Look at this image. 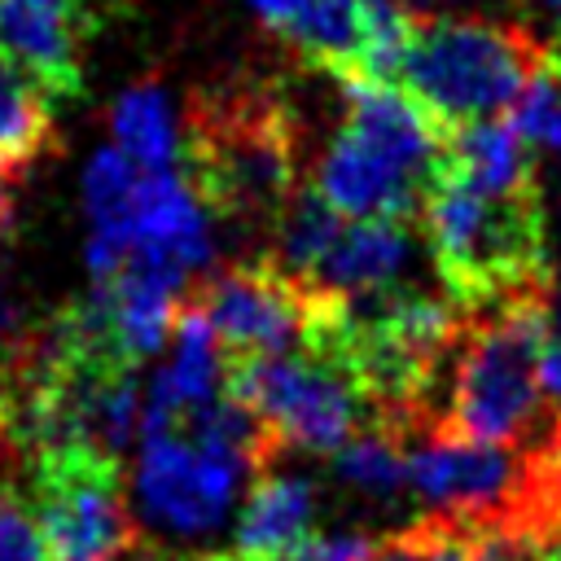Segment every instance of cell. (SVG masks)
<instances>
[{
	"mask_svg": "<svg viewBox=\"0 0 561 561\" xmlns=\"http://www.w3.org/2000/svg\"><path fill=\"white\" fill-rule=\"evenodd\" d=\"M337 83L346 114L316 162V193L346 219H416L443 175L447 131L390 79Z\"/></svg>",
	"mask_w": 561,
	"mask_h": 561,
	"instance_id": "6da1fadb",
	"label": "cell"
},
{
	"mask_svg": "<svg viewBox=\"0 0 561 561\" xmlns=\"http://www.w3.org/2000/svg\"><path fill=\"white\" fill-rule=\"evenodd\" d=\"M180 171L215 219L276 224L298 188V123L272 88H202L184 110Z\"/></svg>",
	"mask_w": 561,
	"mask_h": 561,
	"instance_id": "7a4b0ae2",
	"label": "cell"
},
{
	"mask_svg": "<svg viewBox=\"0 0 561 561\" xmlns=\"http://www.w3.org/2000/svg\"><path fill=\"white\" fill-rule=\"evenodd\" d=\"M421 224L430 259L465 316L552 289L539 188L500 197L443 171L421 206Z\"/></svg>",
	"mask_w": 561,
	"mask_h": 561,
	"instance_id": "3957f363",
	"label": "cell"
},
{
	"mask_svg": "<svg viewBox=\"0 0 561 561\" xmlns=\"http://www.w3.org/2000/svg\"><path fill=\"white\" fill-rule=\"evenodd\" d=\"M543 57L548 44L530 26L421 13L403 44L394 83L447 131L508 114Z\"/></svg>",
	"mask_w": 561,
	"mask_h": 561,
	"instance_id": "277c9868",
	"label": "cell"
},
{
	"mask_svg": "<svg viewBox=\"0 0 561 561\" xmlns=\"http://www.w3.org/2000/svg\"><path fill=\"white\" fill-rule=\"evenodd\" d=\"M548 294L517 298L508 307L482 311L451 359L447 408L434 421L438 430L469 434L482 443L508 447H552L557 434H539L543 386H539V337L548 324ZM561 430V425H557Z\"/></svg>",
	"mask_w": 561,
	"mask_h": 561,
	"instance_id": "5b68a950",
	"label": "cell"
},
{
	"mask_svg": "<svg viewBox=\"0 0 561 561\" xmlns=\"http://www.w3.org/2000/svg\"><path fill=\"white\" fill-rule=\"evenodd\" d=\"M22 491L44 530L48 561H123L136 548L123 456L66 447L31 460Z\"/></svg>",
	"mask_w": 561,
	"mask_h": 561,
	"instance_id": "8992f818",
	"label": "cell"
},
{
	"mask_svg": "<svg viewBox=\"0 0 561 561\" xmlns=\"http://www.w3.org/2000/svg\"><path fill=\"white\" fill-rule=\"evenodd\" d=\"M224 390L250 403L272 425L280 447H298V451L333 456L373 416L351 373L316 351L228 359Z\"/></svg>",
	"mask_w": 561,
	"mask_h": 561,
	"instance_id": "52a82bcc",
	"label": "cell"
},
{
	"mask_svg": "<svg viewBox=\"0 0 561 561\" xmlns=\"http://www.w3.org/2000/svg\"><path fill=\"white\" fill-rule=\"evenodd\" d=\"M188 298L206 311L228 359L307 351L316 320L329 302V294L289 276L272 254L219 267L215 276L197 280Z\"/></svg>",
	"mask_w": 561,
	"mask_h": 561,
	"instance_id": "ba28073f",
	"label": "cell"
},
{
	"mask_svg": "<svg viewBox=\"0 0 561 561\" xmlns=\"http://www.w3.org/2000/svg\"><path fill=\"white\" fill-rule=\"evenodd\" d=\"M245 478H254L241 460L197 443L188 430H153L140 434L136 460V500L145 517L171 535H210L228 522Z\"/></svg>",
	"mask_w": 561,
	"mask_h": 561,
	"instance_id": "9c48e42d",
	"label": "cell"
},
{
	"mask_svg": "<svg viewBox=\"0 0 561 561\" xmlns=\"http://www.w3.org/2000/svg\"><path fill=\"white\" fill-rule=\"evenodd\" d=\"M96 31V0H0V48L48 92L83 88V44Z\"/></svg>",
	"mask_w": 561,
	"mask_h": 561,
	"instance_id": "30bf717a",
	"label": "cell"
},
{
	"mask_svg": "<svg viewBox=\"0 0 561 561\" xmlns=\"http://www.w3.org/2000/svg\"><path fill=\"white\" fill-rule=\"evenodd\" d=\"M210 219V206L184 171H140L127 210V245L136 254H158L184 272H197L215 254Z\"/></svg>",
	"mask_w": 561,
	"mask_h": 561,
	"instance_id": "8fae6325",
	"label": "cell"
},
{
	"mask_svg": "<svg viewBox=\"0 0 561 561\" xmlns=\"http://www.w3.org/2000/svg\"><path fill=\"white\" fill-rule=\"evenodd\" d=\"M416 263V237L403 219H346L311 272V289L346 298L394 289Z\"/></svg>",
	"mask_w": 561,
	"mask_h": 561,
	"instance_id": "7c38bea8",
	"label": "cell"
},
{
	"mask_svg": "<svg viewBox=\"0 0 561 561\" xmlns=\"http://www.w3.org/2000/svg\"><path fill=\"white\" fill-rule=\"evenodd\" d=\"M316 522V482L302 473H254L250 491L237 508L232 526V557L241 561H267L298 539L311 535Z\"/></svg>",
	"mask_w": 561,
	"mask_h": 561,
	"instance_id": "4fadbf2b",
	"label": "cell"
},
{
	"mask_svg": "<svg viewBox=\"0 0 561 561\" xmlns=\"http://www.w3.org/2000/svg\"><path fill=\"white\" fill-rule=\"evenodd\" d=\"M443 171L460 175L465 184L500 197L535 193L539 171L530 162V145L517 136L508 118H482L465 127H447V158Z\"/></svg>",
	"mask_w": 561,
	"mask_h": 561,
	"instance_id": "5bb4252c",
	"label": "cell"
},
{
	"mask_svg": "<svg viewBox=\"0 0 561 561\" xmlns=\"http://www.w3.org/2000/svg\"><path fill=\"white\" fill-rule=\"evenodd\" d=\"M280 39L311 66L342 75H364V48H368V22L359 0H302L294 18L285 22Z\"/></svg>",
	"mask_w": 561,
	"mask_h": 561,
	"instance_id": "9a60e30c",
	"label": "cell"
},
{
	"mask_svg": "<svg viewBox=\"0 0 561 561\" xmlns=\"http://www.w3.org/2000/svg\"><path fill=\"white\" fill-rule=\"evenodd\" d=\"M114 145L140 167V171H180L184 162V127L175 118V105L162 83L140 79L131 83L114 110H110Z\"/></svg>",
	"mask_w": 561,
	"mask_h": 561,
	"instance_id": "2e32d148",
	"label": "cell"
},
{
	"mask_svg": "<svg viewBox=\"0 0 561 561\" xmlns=\"http://www.w3.org/2000/svg\"><path fill=\"white\" fill-rule=\"evenodd\" d=\"M57 149V118L48 92L0 48V171L22 175Z\"/></svg>",
	"mask_w": 561,
	"mask_h": 561,
	"instance_id": "e0dca14e",
	"label": "cell"
},
{
	"mask_svg": "<svg viewBox=\"0 0 561 561\" xmlns=\"http://www.w3.org/2000/svg\"><path fill=\"white\" fill-rule=\"evenodd\" d=\"M342 224H346V215H337L316 193V184H298L294 197L280 206V215L272 224V259L289 276H298L302 285H311V272L324 259V250L333 245V237L342 232Z\"/></svg>",
	"mask_w": 561,
	"mask_h": 561,
	"instance_id": "ac0fdd59",
	"label": "cell"
},
{
	"mask_svg": "<svg viewBox=\"0 0 561 561\" xmlns=\"http://www.w3.org/2000/svg\"><path fill=\"white\" fill-rule=\"evenodd\" d=\"M333 478L368 500H399L408 491V447L394 430H359L333 451Z\"/></svg>",
	"mask_w": 561,
	"mask_h": 561,
	"instance_id": "d6986e66",
	"label": "cell"
},
{
	"mask_svg": "<svg viewBox=\"0 0 561 561\" xmlns=\"http://www.w3.org/2000/svg\"><path fill=\"white\" fill-rule=\"evenodd\" d=\"M508 123L530 149L561 153V48H548V57L535 66V75L508 110Z\"/></svg>",
	"mask_w": 561,
	"mask_h": 561,
	"instance_id": "ffe728a7",
	"label": "cell"
},
{
	"mask_svg": "<svg viewBox=\"0 0 561 561\" xmlns=\"http://www.w3.org/2000/svg\"><path fill=\"white\" fill-rule=\"evenodd\" d=\"M0 561H48L44 530L18 478L0 473Z\"/></svg>",
	"mask_w": 561,
	"mask_h": 561,
	"instance_id": "44dd1931",
	"label": "cell"
},
{
	"mask_svg": "<svg viewBox=\"0 0 561 561\" xmlns=\"http://www.w3.org/2000/svg\"><path fill=\"white\" fill-rule=\"evenodd\" d=\"M267 561H377V539L364 530H333V535H307L294 548L267 557Z\"/></svg>",
	"mask_w": 561,
	"mask_h": 561,
	"instance_id": "7402d4cb",
	"label": "cell"
},
{
	"mask_svg": "<svg viewBox=\"0 0 561 561\" xmlns=\"http://www.w3.org/2000/svg\"><path fill=\"white\" fill-rule=\"evenodd\" d=\"M539 386L548 408H557L561 416V294L548 298V324L539 337Z\"/></svg>",
	"mask_w": 561,
	"mask_h": 561,
	"instance_id": "603a6c76",
	"label": "cell"
},
{
	"mask_svg": "<svg viewBox=\"0 0 561 561\" xmlns=\"http://www.w3.org/2000/svg\"><path fill=\"white\" fill-rule=\"evenodd\" d=\"M298 4H302V0H250V9L259 13V22H263L267 31H276V35L285 31V22L294 18Z\"/></svg>",
	"mask_w": 561,
	"mask_h": 561,
	"instance_id": "cb8c5ba5",
	"label": "cell"
},
{
	"mask_svg": "<svg viewBox=\"0 0 561 561\" xmlns=\"http://www.w3.org/2000/svg\"><path fill=\"white\" fill-rule=\"evenodd\" d=\"M13 210H18V184H13L9 171H0V241H4L9 224H13Z\"/></svg>",
	"mask_w": 561,
	"mask_h": 561,
	"instance_id": "d4e9b609",
	"label": "cell"
},
{
	"mask_svg": "<svg viewBox=\"0 0 561 561\" xmlns=\"http://www.w3.org/2000/svg\"><path fill=\"white\" fill-rule=\"evenodd\" d=\"M403 4H408V9H412V13L421 18L425 9H443V4H456V0H403Z\"/></svg>",
	"mask_w": 561,
	"mask_h": 561,
	"instance_id": "484cf974",
	"label": "cell"
},
{
	"mask_svg": "<svg viewBox=\"0 0 561 561\" xmlns=\"http://www.w3.org/2000/svg\"><path fill=\"white\" fill-rule=\"evenodd\" d=\"M188 561H241V557H232V552H202V557H188Z\"/></svg>",
	"mask_w": 561,
	"mask_h": 561,
	"instance_id": "4316f807",
	"label": "cell"
}]
</instances>
